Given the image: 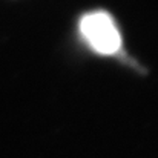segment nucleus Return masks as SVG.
Instances as JSON below:
<instances>
[{"label":"nucleus","mask_w":158,"mask_h":158,"mask_svg":"<svg viewBox=\"0 0 158 158\" xmlns=\"http://www.w3.org/2000/svg\"><path fill=\"white\" fill-rule=\"evenodd\" d=\"M81 34L94 51L100 54H114L121 46L120 31L106 12H91L81 20Z\"/></svg>","instance_id":"nucleus-1"}]
</instances>
